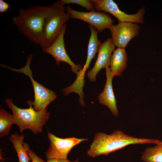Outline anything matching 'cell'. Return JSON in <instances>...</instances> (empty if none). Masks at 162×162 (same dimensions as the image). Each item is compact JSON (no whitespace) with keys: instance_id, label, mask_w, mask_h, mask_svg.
Returning a JSON list of instances; mask_svg holds the SVG:
<instances>
[{"instance_id":"obj_1","label":"cell","mask_w":162,"mask_h":162,"mask_svg":"<svg viewBox=\"0 0 162 162\" xmlns=\"http://www.w3.org/2000/svg\"><path fill=\"white\" fill-rule=\"evenodd\" d=\"M49 6L36 5L28 8H20L19 14L12 19L19 32L36 44H40L45 19Z\"/></svg>"},{"instance_id":"obj_2","label":"cell","mask_w":162,"mask_h":162,"mask_svg":"<svg viewBox=\"0 0 162 162\" xmlns=\"http://www.w3.org/2000/svg\"><path fill=\"white\" fill-rule=\"evenodd\" d=\"M161 141L157 139L141 138L127 135L119 130H116L112 134H96L92 143L87 152L92 158L110 153L121 149L128 145L136 144H158Z\"/></svg>"},{"instance_id":"obj_3","label":"cell","mask_w":162,"mask_h":162,"mask_svg":"<svg viewBox=\"0 0 162 162\" xmlns=\"http://www.w3.org/2000/svg\"><path fill=\"white\" fill-rule=\"evenodd\" d=\"M4 101L12 111L13 124L18 126L20 133L26 129L30 130L34 134L42 133L43 126L48 120L50 115L46 108L39 111H35L31 100L26 102L29 108L25 109L15 105L11 98H7Z\"/></svg>"},{"instance_id":"obj_4","label":"cell","mask_w":162,"mask_h":162,"mask_svg":"<svg viewBox=\"0 0 162 162\" xmlns=\"http://www.w3.org/2000/svg\"><path fill=\"white\" fill-rule=\"evenodd\" d=\"M64 5L60 0L49 6L40 45L42 49L49 47L56 40L70 18V14L65 11Z\"/></svg>"},{"instance_id":"obj_5","label":"cell","mask_w":162,"mask_h":162,"mask_svg":"<svg viewBox=\"0 0 162 162\" xmlns=\"http://www.w3.org/2000/svg\"><path fill=\"white\" fill-rule=\"evenodd\" d=\"M32 57V55L30 54L27 59L26 64L21 68H13L4 64L0 65L14 71L24 74L29 77L32 82L34 93V101H32V103L33 106L35 111H39L46 108L47 106L56 98V95L53 91L45 87L34 80L30 68Z\"/></svg>"},{"instance_id":"obj_6","label":"cell","mask_w":162,"mask_h":162,"mask_svg":"<svg viewBox=\"0 0 162 162\" xmlns=\"http://www.w3.org/2000/svg\"><path fill=\"white\" fill-rule=\"evenodd\" d=\"M50 145L45 153L46 159H66L72 148L80 143L88 140L87 138L75 137L62 138L48 131Z\"/></svg>"},{"instance_id":"obj_7","label":"cell","mask_w":162,"mask_h":162,"mask_svg":"<svg viewBox=\"0 0 162 162\" xmlns=\"http://www.w3.org/2000/svg\"><path fill=\"white\" fill-rule=\"evenodd\" d=\"M96 10L104 11L115 17L119 22L144 23L145 8L143 7L134 14H130L120 10L117 4L112 0H91Z\"/></svg>"},{"instance_id":"obj_8","label":"cell","mask_w":162,"mask_h":162,"mask_svg":"<svg viewBox=\"0 0 162 162\" xmlns=\"http://www.w3.org/2000/svg\"><path fill=\"white\" fill-rule=\"evenodd\" d=\"M65 9V11L70 14V18L86 22L99 32H101L105 29H109L114 21L105 12L95 11L81 12L73 10L69 6L67 7Z\"/></svg>"},{"instance_id":"obj_9","label":"cell","mask_w":162,"mask_h":162,"mask_svg":"<svg viewBox=\"0 0 162 162\" xmlns=\"http://www.w3.org/2000/svg\"><path fill=\"white\" fill-rule=\"evenodd\" d=\"M109 29L115 46L125 48L131 40L139 35L140 27L136 23L119 22L113 25Z\"/></svg>"},{"instance_id":"obj_10","label":"cell","mask_w":162,"mask_h":162,"mask_svg":"<svg viewBox=\"0 0 162 162\" xmlns=\"http://www.w3.org/2000/svg\"><path fill=\"white\" fill-rule=\"evenodd\" d=\"M66 24L64 26L62 32L56 40L49 47L42 49V51L51 55L55 59L58 66L60 62H64L69 64L71 70L77 74L82 68L79 65H76L71 60L65 50L64 36L66 30Z\"/></svg>"},{"instance_id":"obj_11","label":"cell","mask_w":162,"mask_h":162,"mask_svg":"<svg viewBox=\"0 0 162 162\" xmlns=\"http://www.w3.org/2000/svg\"><path fill=\"white\" fill-rule=\"evenodd\" d=\"M115 47L110 38L101 43L98 49V56L94 65L92 69L88 71L86 75L91 82H94L96 81V76L101 69L109 67L111 54Z\"/></svg>"},{"instance_id":"obj_12","label":"cell","mask_w":162,"mask_h":162,"mask_svg":"<svg viewBox=\"0 0 162 162\" xmlns=\"http://www.w3.org/2000/svg\"><path fill=\"white\" fill-rule=\"evenodd\" d=\"M105 69L106 82L104 90L98 96V99L100 104L107 106L113 114L117 116L119 113L112 88V80L113 77L109 67Z\"/></svg>"},{"instance_id":"obj_13","label":"cell","mask_w":162,"mask_h":162,"mask_svg":"<svg viewBox=\"0 0 162 162\" xmlns=\"http://www.w3.org/2000/svg\"><path fill=\"white\" fill-rule=\"evenodd\" d=\"M128 57L125 48H117L113 51L110 61V69L113 77L120 76L127 66Z\"/></svg>"},{"instance_id":"obj_14","label":"cell","mask_w":162,"mask_h":162,"mask_svg":"<svg viewBox=\"0 0 162 162\" xmlns=\"http://www.w3.org/2000/svg\"><path fill=\"white\" fill-rule=\"evenodd\" d=\"M24 139L23 135H19L17 132L11 134L9 138L17 153L19 162H29L32 160L23 145Z\"/></svg>"},{"instance_id":"obj_15","label":"cell","mask_w":162,"mask_h":162,"mask_svg":"<svg viewBox=\"0 0 162 162\" xmlns=\"http://www.w3.org/2000/svg\"><path fill=\"white\" fill-rule=\"evenodd\" d=\"M141 158L143 162H162V142L146 148Z\"/></svg>"},{"instance_id":"obj_16","label":"cell","mask_w":162,"mask_h":162,"mask_svg":"<svg viewBox=\"0 0 162 162\" xmlns=\"http://www.w3.org/2000/svg\"><path fill=\"white\" fill-rule=\"evenodd\" d=\"M13 124V116L4 109H0V137L9 134L12 125Z\"/></svg>"},{"instance_id":"obj_17","label":"cell","mask_w":162,"mask_h":162,"mask_svg":"<svg viewBox=\"0 0 162 162\" xmlns=\"http://www.w3.org/2000/svg\"><path fill=\"white\" fill-rule=\"evenodd\" d=\"M64 5L74 4L80 5L87 10L96 11L94 6L91 0H61Z\"/></svg>"},{"instance_id":"obj_18","label":"cell","mask_w":162,"mask_h":162,"mask_svg":"<svg viewBox=\"0 0 162 162\" xmlns=\"http://www.w3.org/2000/svg\"><path fill=\"white\" fill-rule=\"evenodd\" d=\"M23 145L26 149L27 153L31 158L32 162H46L31 149L27 143L24 142Z\"/></svg>"},{"instance_id":"obj_19","label":"cell","mask_w":162,"mask_h":162,"mask_svg":"<svg viewBox=\"0 0 162 162\" xmlns=\"http://www.w3.org/2000/svg\"><path fill=\"white\" fill-rule=\"evenodd\" d=\"M9 5L3 0H0V12L1 13L6 12L9 8Z\"/></svg>"},{"instance_id":"obj_20","label":"cell","mask_w":162,"mask_h":162,"mask_svg":"<svg viewBox=\"0 0 162 162\" xmlns=\"http://www.w3.org/2000/svg\"><path fill=\"white\" fill-rule=\"evenodd\" d=\"M46 162H79V159H77L74 161H70L68 158L66 159H46Z\"/></svg>"}]
</instances>
